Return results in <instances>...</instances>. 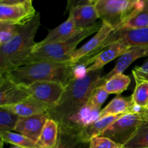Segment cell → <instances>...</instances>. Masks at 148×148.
Listing matches in <instances>:
<instances>
[{
	"mask_svg": "<svg viewBox=\"0 0 148 148\" xmlns=\"http://www.w3.org/2000/svg\"><path fill=\"white\" fill-rule=\"evenodd\" d=\"M144 109H148V105H147V107H146V108H144Z\"/></svg>",
	"mask_w": 148,
	"mask_h": 148,
	"instance_id": "cell-35",
	"label": "cell"
},
{
	"mask_svg": "<svg viewBox=\"0 0 148 148\" xmlns=\"http://www.w3.org/2000/svg\"><path fill=\"white\" fill-rule=\"evenodd\" d=\"M75 130L59 125V139L53 148H89V143H82Z\"/></svg>",
	"mask_w": 148,
	"mask_h": 148,
	"instance_id": "cell-20",
	"label": "cell"
},
{
	"mask_svg": "<svg viewBox=\"0 0 148 148\" xmlns=\"http://www.w3.org/2000/svg\"><path fill=\"white\" fill-rule=\"evenodd\" d=\"M148 27V0H145L143 8L130 19L122 28L136 29Z\"/></svg>",
	"mask_w": 148,
	"mask_h": 148,
	"instance_id": "cell-26",
	"label": "cell"
},
{
	"mask_svg": "<svg viewBox=\"0 0 148 148\" xmlns=\"http://www.w3.org/2000/svg\"><path fill=\"white\" fill-rule=\"evenodd\" d=\"M0 108H5L17 115L19 117L31 116L36 114H45L49 111L46 107L32 98L15 105L0 107Z\"/></svg>",
	"mask_w": 148,
	"mask_h": 148,
	"instance_id": "cell-19",
	"label": "cell"
},
{
	"mask_svg": "<svg viewBox=\"0 0 148 148\" xmlns=\"http://www.w3.org/2000/svg\"><path fill=\"white\" fill-rule=\"evenodd\" d=\"M76 67L70 62H37L16 68L1 75L17 84L29 86L36 82H55L66 88L76 76Z\"/></svg>",
	"mask_w": 148,
	"mask_h": 148,
	"instance_id": "cell-2",
	"label": "cell"
},
{
	"mask_svg": "<svg viewBox=\"0 0 148 148\" xmlns=\"http://www.w3.org/2000/svg\"><path fill=\"white\" fill-rule=\"evenodd\" d=\"M146 56H148V46H135L130 48L127 51L120 56L112 70L103 77V82L105 83V82L115 75L123 74L132 62L137 59Z\"/></svg>",
	"mask_w": 148,
	"mask_h": 148,
	"instance_id": "cell-17",
	"label": "cell"
},
{
	"mask_svg": "<svg viewBox=\"0 0 148 148\" xmlns=\"http://www.w3.org/2000/svg\"><path fill=\"white\" fill-rule=\"evenodd\" d=\"M134 80L148 81V59L141 66H137L132 70Z\"/></svg>",
	"mask_w": 148,
	"mask_h": 148,
	"instance_id": "cell-31",
	"label": "cell"
},
{
	"mask_svg": "<svg viewBox=\"0 0 148 148\" xmlns=\"http://www.w3.org/2000/svg\"><path fill=\"white\" fill-rule=\"evenodd\" d=\"M40 25V14L37 12L31 21L19 26L14 38L0 46V75L23 66L36 45L35 37Z\"/></svg>",
	"mask_w": 148,
	"mask_h": 148,
	"instance_id": "cell-3",
	"label": "cell"
},
{
	"mask_svg": "<svg viewBox=\"0 0 148 148\" xmlns=\"http://www.w3.org/2000/svg\"><path fill=\"white\" fill-rule=\"evenodd\" d=\"M19 116L4 108H0V131H14Z\"/></svg>",
	"mask_w": 148,
	"mask_h": 148,
	"instance_id": "cell-27",
	"label": "cell"
},
{
	"mask_svg": "<svg viewBox=\"0 0 148 148\" xmlns=\"http://www.w3.org/2000/svg\"><path fill=\"white\" fill-rule=\"evenodd\" d=\"M130 82L131 78L128 75L119 74L105 82L102 87L108 94L119 95L128 88Z\"/></svg>",
	"mask_w": 148,
	"mask_h": 148,
	"instance_id": "cell-22",
	"label": "cell"
},
{
	"mask_svg": "<svg viewBox=\"0 0 148 148\" xmlns=\"http://www.w3.org/2000/svg\"><path fill=\"white\" fill-rule=\"evenodd\" d=\"M143 120H145V121H148V117H147V118H144V119H143Z\"/></svg>",
	"mask_w": 148,
	"mask_h": 148,
	"instance_id": "cell-34",
	"label": "cell"
},
{
	"mask_svg": "<svg viewBox=\"0 0 148 148\" xmlns=\"http://www.w3.org/2000/svg\"><path fill=\"white\" fill-rule=\"evenodd\" d=\"M67 10H69V16L72 19L77 30H85L92 27L99 19L95 7V0L69 1Z\"/></svg>",
	"mask_w": 148,
	"mask_h": 148,
	"instance_id": "cell-9",
	"label": "cell"
},
{
	"mask_svg": "<svg viewBox=\"0 0 148 148\" xmlns=\"http://www.w3.org/2000/svg\"><path fill=\"white\" fill-rule=\"evenodd\" d=\"M59 139V124L49 119L46 122L37 145L39 148H53Z\"/></svg>",
	"mask_w": 148,
	"mask_h": 148,
	"instance_id": "cell-21",
	"label": "cell"
},
{
	"mask_svg": "<svg viewBox=\"0 0 148 148\" xmlns=\"http://www.w3.org/2000/svg\"><path fill=\"white\" fill-rule=\"evenodd\" d=\"M143 121L140 113L124 114L114 121L101 136L123 146L131 139Z\"/></svg>",
	"mask_w": 148,
	"mask_h": 148,
	"instance_id": "cell-7",
	"label": "cell"
},
{
	"mask_svg": "<svg viewBox=\"0 0 148 148\" xmlns=\"http://www.w3.org/2000/svg\"><path fill=\"white\" fill-rule=\"evenodd\" d=\"M81 30H77L76 28L73 20L69 16L66 21L62 23L55 28L49 30L46 37L40 42L36 43L33 49L41 47L49 43L64 41L75 36Z\"/></svg>",
	"mask_w": 148,
	"mask_h": 148,
	"instance_id": "cell-15",
	"label": "cell"
},
{
	"mask_svg": "<svg viewBox=\"0 0 148 148\" xmlns=\"http://www.w3.org/2000/svg\"><path fill=\"white\" fill-rule=\"evenodd\" d=\"M32 0H1L0 23L24 25L36 17Z\"/></svg>",
	"mask_w": 148,
	"mask_h": 148,
	"instance_id": "cell-6",
	"label": "cell"
},
{
	"mask_svg": "<svg viewBox=\"0 0 148 148\" xmlns=\"http://www.w3.org/2000/svg\"><path fill=\"white\" fill-rule=\"evenodd\" d=\"M112 42H122L130 47L148 46V27L136 29L121 28L110 34Z\"/></svg>",
	"mask_w": 148,
	"mask_h": 148,
	"instance_id": "cell-14",
	"label": "cell"
},
{
	"mask_svg": "<svg viewBox=\"0 0 148 148\" xmlns=\"http://www.w3.org/2000/svg\"><path fill=\"white\" fill-rule=\"evenodd\" d=\"M31 98L27 86L17 84L0 75V107L15 105Z\"/></svg>",
	"mask_w": 148,
	"mask_h": 148,
	"instance_id": "cell-10",
	"label": "cell"
},
{
	"mask_svg": "<svg viewBox=\"0 0 148 148\" xmlns=\"http://www.w3.org/2000/svg\"><path fill=\"white\" fill-rule=\"evenodd\" d=\"M102 26L98 23L88 28L82 30L75 36L64 41L49 43L33 49L31 54L25 61L23 66L37 62H70L74 52L82 40L97 33Z\"/></svg>",
	"mask_w": 148,
	"mask_h": 148,
	"instance_id": "cell-4",
	"label": "cell"
},
{
	"mask_svg": "<svg viewBox=\"0 0 148 148\" xmlns=\"http://www.w3.org/2000/svg\"><path fill=\"white\" fill-rule=\"evenodd\" d=\"M142 110L143 108L137 106L134 104L131 96L126 98L118 95L115 97L105 108L101 110L99 119L111 116L140 113Z\"/></svg>",
	"mask_w": 148,
	"mask_h": 148,
	"instance_id": "cell-16",
	"label": "cell"
},
{
	"mask_svg": "<svg viewBox=\"0 0 148 148\" xmlns=\"http://www.w3.org/2000/svg\"><path fill=\"white\" fill-rule=\"evenodd\" d=\"M135 82L132 99L137 106L144 109L148 105V81L135 80Z\"/></svg>",
	"mask_w": 148,
	"mask_h": 148,
	"instance_id": "cell-25",
	"label": "cell"
},
{
	"mask_svg": "<svg viewBox=\"0 0 148 148\" xmlns=\"http://www.w3.org/2000/svg\"><path fill=\"white\" fill-rule=\"evenodd\" d=\"M131 47L127 46L122 42L117 40L114 42L98 53L96 56L87 62L85 67V72L103 69L105 65L116 58L120 57Z\"/></svg>",
	"mask_w": 148,
	"mask_h": 148,
	"instance_id": "cell-12",
	"label": "cell"
},
{
	"mask_svg": "<svg viewBox=\"0 0 148 148\" xmlns=\"http://www.w3.org/2000/svg\"><path fill=\"white\" fill-rule=\"evenodd\" d=\"M144 4V0H95L99 19L114 30L122 28Z\"/></svg>",
	"mask_w": 148,
	"mask_h": 148,
	"instance_id": "cell-5",
	"label": "cell"
},
{
	"mask_svg": "<svg viewBox=\"0 0 148 148\" xmlns=\"http://www.w3.org/2000/svg\"><path fill=\"white\" fill-rule=\"evenodd\" d=\"M123 146L103 136L94 137L89 143V148H122Z\"/></svg>",
	"mask_w": 148,
	"mask_h": 148,
	"instance_id": "cell-30",
	"label": "cell"
},
{
	"mask_svg": "<svg viewBox=\"0 0 148 148\" xmlns=\"http://www.w3.org/2000/svg\"><path fill=\"white\" fill-rule=\"evenodd\" d=\"M48 113L36 114L27 117H19L14 131L23 134L37 144L42 131L49 119Z\"/></svg>",
	"mask_w": 148,
	"mask_h": 148,
	"instance_id": "cell-11",
	"label": "cell"
},
{
	"mask_svg": "<svg viewBox=\"0 0 148 148\" xmlns=\"http://www.w3.org/2000/svg\"><path fill=\"white\" fill-rule=\"evenodd\" d=\"M1 140L12 145L20 146L24 148H39L36 143L33 142L19 133L10 131H0Z\"/></svg>",
	"mask_w": 148,
	"mask_h": 148,
	"instance_id": "cell-24",
	"label": "cell"
},
{
	"mask_svg": "<svg viewBox=\"0 0 148 148\" xmlns=\"http://www.w3.org/2000/svg\"><path fill=\"white\" fill-rule=\"evenodd\" d=\"M27 88L31 98L50 111L58 105L66 88L59 82L44 81L34 82Z\"/></svg>",
	"mask_w": 148,
	"mask_h": 148,
	"instance_id": "cell-8",
	"label": "cell"
},
{
	"mask_svg": "<svg viewBox=\"0 0 148 148\" xmlns=\"http://www.w3.org/2000/svg\"><path fill=\"white\" fill-rule=\"evenodd\" d=\"M2 147H3V141L1 140V148H3ZM10 148H24V147H20V146H17V145H13L12 147Z\"/></svg>",
	"mask_w": 148,
	"mask_h": 148,
	"instance_id": "cell-33",
	"label": "cell"
},
{
	"mask_svg": "<svg viewBox=\"0 0 148 148\" xmlns=\"http://www.w3.org/2000/svg\"><path fill=\"white\" fill-rule=\"evenodd\" d=\"M122 148H148V121L143 120L135 133Z\"/></svg>",
	"mask_w": 148,
	"mask_h": 148,
	"instance_id": "cell-23",
	"label": "cell"
},
{
	"mask_svg": "<svg viewBox=\"0 0 148 148\" xmlns=\"http://www.w3.org/2000/svg\"><path fill=\"white\" fill-rule=\"evenodd\" d=\"M123 115L111 116H106L103 119L97 120L80 130L78 134L79 140L85 143H90V142L94 137L101 136L103 134L104 132L116 120H118L120 117Z\"/></svg>",
	"mask_w": 148,
	"mask_h": 148,
	"instance_id": "cell-18",
	"label": "cell"
},
{
	"mask_svg": "<svg viewBox=\"0 0 148 148\" xmlns=\"http://www.w3.org/2000/svg\"><path fill=\"white\" fill-rule=\"evenodd\" d=\"M18 30V25L0 23V46L6 44L14 38Z\"/></svg>",
	"mask_w": 148,
	"mask_h": 148,
	"instance_id": "cell-28",
	"label": "cell"
},
{
	"mask_svg": "<svg viewBox=\"0 0 148 148\" xmlns=\"http://www.w3.org/2000/svg\"><path fill=\"white\" fill-rule=\"evenodd\" d=\"M109 94L103 89L102 86L95 88V90L91 94L90 98L87 103L90 105L91 106L96 108H101L103 104L104 103L108 98Z\"/></svg>",
	"mask_w": 148,
	"mask_h": 148,
	"instance_id": "cell-29",
	"label": "cell"
},
{
	"mask_svg": "<svg viewBox=\"0 0 148 148\" xmlns=\"http://www.w3.org/2000/svg\"><path fill=\"white\" fill-rule=\"evenodd\" d=\"M101 110V108H94L87 103L76 114L59 124V125L79 132L85 126L99 119Z\"/></svg>",
	"mask_w": 148,
	"mask_h": 148,
	"instance_id": "cell-13",
	"label": "cell"
},
{
	"mask_svg": "<svg viewBox=\"0 0 148 148\" xmlns=\"http://www.w3.org/2000/svg\"><path fill=\"white\" fill-rule=\"evenodd\" d=\"M140 114L142 115L143 119L147 118L148 117V109H143L140 112Z\"/></svg>",
	"mask_w": 148,
	"mask_h": 148,
	"instance_id": "cell-32",
	"label": "cell"
},
{
	"mask_svg": "<svg viewBox=\"0 0 148 148\" xmlns=\"http://www.w3.org/2000/svg\"><path fill=\"white\" fill-rule=\"evenodd\" d=\"M103 69L85 72L75 77L66 87L60 101L55 108L48 111L49 118L60 124L69 119L83 106L90 98L95 88L104 84Z\"/></svg>",
	"mask_w": 148,
	"mask_h": 148,
	"instance_id": "cell-1",
	"label": "cell"
}]
</instances>
